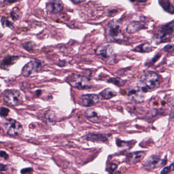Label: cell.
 Listing matches in <instances>:
<instances>
[{
	"mask_svg": "<svg viewBox=\"0 0 174 174\" xmlns=\"http://www.w3.org/2000/svg\"><path fill=\"white\" fill-rule=\"evenodd\" d=\"M130 1H131V2H134L135 0H130Z\"/></svg>",
	"mask_w": 174,
	"mask_h": 174,
	"instance_id": "36",
	"label": "cell"
},
{
	"mask_svg": "<svg viewBox=\"0 0 174 174\" xmlns=\"http://www.w3.org/2000/svg\"><path fill=\"white\" fill-rule=\"evenodd\" d=\"M135 142L133 143V141L125 142L119 139L116 140V145L119 147H127V149H130L135 144Z\"/></svg>",
	"mask_w": 174,
	"mask_h": 174,
	"instance_id": "21",
	"label": "cell"
},
{
	"mask_svg": "<svg viewBox=\"0 0 174 174\" xmlns=\"http://www.w3.org/2000/svg\"><path fill=\"white\" fill-rule=\"evenodd\" d=\"M19 57L17 56H6L1 63L0 64V68L3 69L8 70L10 67L14 64L18 60Z\"/></svg>",
	"mask_w": 174,
	"mask_h": 174,
	"instance_id": "14",
	"label": "cell"
},
{
	"mask_svg": "<svg viewBox=\"0 0 174 174\" xmlns=\"http://www.w3.org/2000/svg\"><path fill=\"white\" fill-rule=\"evenodd\" d=\"M154 49V48L150 43H144L138 45V47H136L133 50V51H136V52H138V53H145L151 52Z\"/></svg>",
	"mask_w": 174,
	"mask_h": 174,
	"instance_id": "18",
	"label": "cell"
},
{
	"mask_svg": "<svg viewBox=\"0 0 174 174\" xmlns=\"http://www.w3.org/2000/svg\"><path fill=\"white\" fill-rule=\"evenodd\" d=\"M17 0H6V2L8 3H14Z\"/></svg>",
	"mask_w": 174,
	"mask_h": 174,
	"instance_id": "34",
	"label": "cell"
},
{
	"mask_svg": "<svg viewBox=\"0 0 174 174\" xmlns=\"http://www.w3.org/2000/svg\"><path fill=\"white\" fill-rule=\"evenodd\" d=\"M11 15L12 18H13V20H17L19 18L20 15H21L20 10H18V9L17 8H15L12 10Z\"/></svg>",
	"mask_w": 174,
	"mask_h": 174,
	"instance_id": "23",
	"label": "cell"
},
{
	"mask_svg": "<svg viewBox=\"0 0 174 174\" xmlns=\"http://www.w3.org/2000/svg\"><path fill=\"white\" fill-rule=\"evenodd\" d=\"M71 1L74 3H80L85 1V0H71Z\"/></svg>",
	"mask_w": 174,
	"mask_h": 174,
	"instance_id": "33",
	"label": "cell"
},
{
	"mask_svg": "<svg viewBox=\"0 0 174 174\" xmlns=\"http://www.w3.org/2000/svg\"><path fill=\"white\" fill-rule=\"evenodd\" d=\"M147 0H137V1L139 3H144L147 1Z\"/></svg>",
	"mask_w": 174,
	"mask_h": 174,
	"instance_id": "35",
	"label": "cell"
},
{
	"mask_svg": "<svg viewBox=\"0 0 174 174\" xmlns=\"http://www.w3.org/2000/svg\"><path fill=\"white\" fill-rule=\"evenodd\" d=\"M0 157L3 158L4 159L7 160L9 157L8 154L5 151H0Z\"/></svg>",
	"mask_w": 174,
	"mask_h": 174,
	"instance_id": "30",
	"label": "cell"
},
{
	"mask_svg": "<svg viewBox=\"0 0 174 174\" xmlns=\"http://www.w3.org/2000/svg\"><path fill=\"white\" fill-rule=\"evenodd\" d=\"M108 81L118 86H122L125 84L124 81L118 78H110L109 80H108Z\"/></svg>",
	"mask_w": 174,
	"mask_h": 174,
	"instance_id": "22",
	"label": "cell"
},
{
	"mask_svg": "<svg viewBox=\"0 0 174 174\" xmlns=\"http://www.w3.org/2000/svg\"><path fill=\"white\" fill-rule=\"evenodd\" d=\"M4 126L7 133L11 136H18L23 132L22 125L15 120L12 119L7 120Z\"/></svg>",
	"mask_w": 174,
	"mask_h": 174,
	"instance_id": "6",
	"label": "cell"
},
{
	"mask_svg": "<svg viewBox=\"0 0 174 174\" xmlns=\"http://www.w3.org/2000/svg\"><path fill=\"white\" fill-rule=\"evenodd\" d=\"M7 166H5L4 164H1L0 163V171H6Z\"/></svg>",
	"mask_w": 174,
	"mask_h": 174,
	"instance_id": "32",
	"label": "cell"
},
{
	"mask_svg": "<svg viewBox=\"0 0 174 174\" xmlns=\"http://www.w3.org/2000/svg\"><path fill=\"white\" fill-rule=\"evenodd\" d=\"M160 54H157V55H156L154 58H152V60H150V61L148 62H146V63H145V65H146V66H152L155 62H156L159 59V58H160Z\"/></svg>",
	"mask_w": 174,
	"mask_h": 174,
	"instance_id": "25",
	"label": "cell"
},
{
	"mask_svg": "<svg viewBox=\"0 0 174 174\" xmlns=\"http://www.w3.org/2000/svg\"><path fill=\"white\" fill-rule=\"evenodd\" d=\"M117 167H118L117 164H115V163H111V164H110L109 167V171L112 174L113 172H115L116 170Z\"/></svg>",
	"mask_w": 174,
	"mask_h": 174,
	"instance_id": "29",
	"label": "cell"
},
{
	"mask_svg": "<svg viewBox=\"0 0 174 174\" xmlns=\"http://www.w3.org/2000/svg\"><path fill=\"white\" fill-rule=\"evenodd\" d=\"M108 35L113 41H117L123 39V35L122 33L121 28L119 24L112 23L108 28Z\"/></svg>",
	"mask_w": 174,
	"mask_h": 174,
	"instance_id": "9",
	"label": "cell"
},
{
	"mask_svg": "<svg viewBox=\"0 0 174 174\" xmlns=\"http://www.w3.org/2000/svg\"><path fill=\"white\" fill-rule=\"evenodd\" d=\"M42 67V63L38 60H32L24 66L22 69V75L25 76H29L38 72Z\"/></svg>",
	"mask_w": 174,
	"mask_h": 174,
	"instance_id": "8",
	"label": "cell"
},
{
	"mask_svg": "<svg viewBox=\"0 0 174 174\" xmlns=\"http://www.w3.org/2000/svg\"><path fill=\"white\" fill-rule=\"evenodd\" d=\"M160 80L157 73L153 71L144 72L138 79V88L144 93L154 91L159 88Z\"/></svg>",
	"mask_w": 174,
	"mask_h": 174,
	"instance_id": "1",
	"label": "cell"
},
{
	"mask_svg": "<svg viewBox=\"0 0 174 174\" xmlns=\"http://www.w3.org/2000/svg\"><path fill=\"white\" fill-rule=\"evenodd\" d=\"M174 23L173 21L161 26L155 35V39L158 44L169 41L174 33Z\"/></svg>",
	"mask_w": 174,
	"mask_h": 174,
	"instance_id": "2",
	"label": "cell"
},
{
	"mask_svg": "<svg viewBox=\"0 0 174 174\" xmlns=\"http://www.w3.org/2000/svg\"><path fill=\"white\" fill-rule=\"evenodd\" d=\"M46 8L50 14H57L63 9V3L61 0H48Z\"/></svg>",
	"mask_w": 174,
	"mask_h": 174,
	"instance_id": "11",
	"label": "cell"
},
{
	"mask_svg": "<svg viewBox=\"0 0 174 174\" xmlns=\"http://www.w3.org/2000/svg\"><path fill=\"white\" fill-rule=\"evenodd\" d=\"M85 116L89 120L93 122H97L99 117L96 111L93 108H88L85 113Z\"/></svg>",
	"mask_w": 174,
	"mask_h": 174,
	"instance_id": "19",
	"label": "cell"
},
{
	"mask_svg": "<svg viewBox=\"0 0 174 174\" xmlns=\"http://www.w3.org/2000/svg\"><path fill=\"white\" fill-rule=\"evenodd\" d=\"M99 100V97L95 94L82 95L80 97V104L83 106L90 107L96 105Z\"/></svg>",
	"mask_w": 174,
	"mask_h": 174,
	"instance_id": "10",
	"label": "cell"
},
{
	"mask_svg": "<svg viewBox=\"0 0 174 174\" xmlns=\"http://www.w3.org/2000/svg\"><path fill=\"white\" fill-rule=\"evenodd\" d=\"M117 95V93L114 90L111 88H107L103 90V91L100 92L99 97L101 98V99H109L110 98H113Z\"/></svg>",
	"mask_w": 174,
	"mask_h": 174,
	"instance_id": "17",
	"label": "cell"
},
{
	"mask_svg": "<svg viewBox=\"0 0 174 174\" xmlns=\"http://www.w3.org/2000/svg\"><path fill=\"white\" fill-rule=\"evenodd\" d=\"M4 25H5V27H8L9 28H10V29H13V26L12 25V23H11L10 21H9L8 20H4V22L3 23Z\"/></svg>",
	"mask_w": 174,
	"mask_h": 174,
	"instance_id": "31",
	"label": "cell"
},
{
	"mask_svg": "<svg viewBox=\"0 0 174 174\" xmlns=\"http://www.w3.org/2000/svg\"><path fill=\"white\" fill-rule=\"evenodd\" d=\"M4 100L10 105L17 106L23 102V96L18 90H10L5 92L4 95Z\"/></svg>",
	"mask_w": 174,
	"mask_h": 174,
	"instance_id": "5",
	"label": "cell"
},
{
	"mask_svg": "<svg viewBox=\"0 0 174 174\" xmlns=\"http://www.w3.org/2000/svg\"><path fill=\"white\" fill-rule=\"evenodd\" d=\"M163 50L164 51H167V52H172L174 50V45L173 44H168L164 47Z\"/></svg>",
	"mask_w": 174,
	"mask_h": 174,
	"instance_id": "27",
	"label": "cell"
},
{
	"mask_svg": "<svg viewBox=\"0 0 174 174\" xmlns=\"http://www.w3.org/2000/svg\"><path fill=\"white\" fill-rule=\"evenodd\" d=\"M9 112V109L6 108L2 107L0 109V116L2 117H5L8 116Z\"/></svg>",
	"mask_w": 174,
	"mask_h": 174,
	"instance_id": "26",
	"label": "cell"
},
{
	"mask_svg": "<svg viewBox=\"0 0 174 174\" xmlns=\"http://www.w3.org/2000/svg\"><path fill=\"white\" fill-rule=\"evenodd\" d=\"M96 55L104 61L108 63H113L115 60V54L113 46L111 44L105 45L96 51Z\"/></svg>",
	"mask_w": 174,
	"mask_h": 174,
	"instance_id": "4",
	"label": "cell"
},
{
	"mask_svg": "<svg viewBox=\"0 0 174 174\" xmlns=\"http://www.w3.org/2000/svg\"><path fill=\"white\" fill-rule=\"evenodd\" d=\"M173 170H174V163H172L170 166H168L167 167H164V169L161 171L160 174H167Z\"/></svg>",
	"mask_w": 174,
	"mask_h": 174,
	"instance_id": "24",
	"label": "cell"
},
{
	"mask_svg": "<svg viewBox=\"0 0 174 174\" xmlns=\"http://www.w3.org/2000/svg\"><path fill=\"white\" fill-rule=\"evenodd\" d=\"M67 80L71 86L78 89H87L91 87V83L89 78L81 75H71Z\"/></svg>",
	"mask_w": 174,
	"mask_h": 174,
	"instance_id": "3",
	"label": "cell"
},
{
	"mask_svg": "<svg viewBox=\"0 0 174 174\" xmlns=\"http://www.w3.org/2000/svg\"><path fill=\"white\" fill-rule=\"evenodd\" d=\"M33 172V169L30 167L25 168L21 170V174H30Z\"/></svg>",
	"mask_w": 174,
	"mask_h": 174,
	"instance_id": "28",
	"label": "cell"
},
{
	"mask_svg": "<svg viewBox=\"0 0 174 174\" xmlns=\"http://www.w3.org/2000/svg\"><path fill=\"white\" fill-rule=\"evenodd\" d=\"M146 28V25L142 22H133L127 26L126 31L128 33L131 34Z\"/></svg>",
	"mask_w": 174,
	"mask_h": 174,
	"instance_id": "15",
	"label": "cell"
},
{
	"mask_svg": "<svg viewBox=\"0 0 174 174\" xmlns=\"http://www.w3.org/2000/svg\"><path fill=\"white\" fill-rule=\"evenodd\" d=\"M144 92L137 87L136 89H132L130 91L128 96H130L132 99L137 102H141L143 101L144 97Z\"/></svg>",
	"mask_w": 174,
	"mask_h": 174,
	"instance_id": "16",
	"label": "cell"
},
{
	"mask_svg": "<svg viewBox=\"0 0 174 174\" xmlns=\"http://www.w3.org/2000/svg\"><path fill=\"white\" fill-rule=\"evenodd\" d=\"M146 156V153L144 151H137L130 153L126 157V161L128 164H134L139 163Z\"/></svg>",
	"mask_w": 174,
	"mask_h": 174,
	"instance_id": "12",
	"label": "cell"
},
{
	"mask_svg": "<svg viewBox=\"0 0 174 174\" xmlns=\"http://www.w3.org/2000/svg\"><path fill=\"white\" fill-rule=\"evenodd\" d=\"M166 156H165L164 159H161L159 156L152 155L146 160V163H144V166L147 169L151 170L157 167L166 166Z\"/></svg>",
	"mask_w": 174,
	"mask_h": 174,
	"instance_id": "7",
	"label": "cell"
},
{
	"mask_svg": "<svg viewBox=\"0 0 174 174\" xmlns=\"http://www.w3.org/2000/svg\"><path fill=\"white\" fill-rule=\"evenodd\" d=\"M159 4L166 11L171 14H174V7L169 0H160Z\"/></svg>",
	"mask_w": 174,
	"mask_h": 174,
	"instance_id": "20",
	"label": "cell"
},
{
	"mask_svg": "<svg viewBox=\"0 0 174 174\" xmlns=\"http://www.w3.org/2000/svg\"><path fill=\"white\" fill-rule=\"evenodd\" d=\"M108 135L99 133H91L86 135L85 139L95 142H104L108 139Z\"/></svg>",
	"mask_w": 174,
	"mask_h": 174,
	"instance_id": "13",
	"label": "cell"
}]
</instances>
